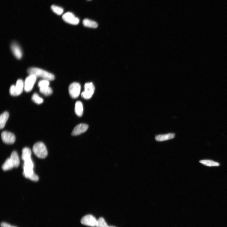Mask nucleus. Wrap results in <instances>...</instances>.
Returning <instances> with one entry per match:
<instances>
[{"mask_svg":"<svg viewBox=\"0 0 227 227\" xmlns=\"http://www.w3.org/2000/svg\"><path fill=\"white\" fill-rule=\"evenodd\" d=\"M1 227H15L12 226L10 224L5 223H2L1 224Z\"/></svg>","mask_w":227,"mask_h":227,"instance_id":"25","label":"nucleus"},{"mask_svg":"<svg viewBox=\"0 0 227 227\" xmlns=\"http://www.w3.org/2000/svg\"><path fill=\"white\" fill-rule=\"evenodd\" d=\"M24 89V82L21 79L18 80L15 85V96L20 95Z\"/></svg>","mask_w":227,"mask_h":227,"instance_id":"11","label":"nucleus"},{"mask_svg":"<svg viewBox=\"0 0 227 227\" xmlns=\"http://www.w3.org/2000/svg\"><path fill=\"white\" fill-rule=\"evenodd\" d=\"M109 227H115L113 226H109Z\"/></svg>","mask_w":227,"mask_h":227,"instance_id":"26","label":"nucleus"},{"mask_svg":"<svg viewBox=\"0 0 227 227\" xmlns=\"http://www.w3.org/2000/svg\"><path fill=\"white\" fill-rule=\"evenodd\" d=\"M83 24L85 27L93 28H96L98 26L96 22L87 19H84L83 21Z\"/></svg>","mask_w":227,"mask_h":227,"instance_id":"17","label":"nucleus"},{"mask_svg":"<svg viewBox=\"0 0 227 227\" xmlns=\"http://www.w3.org/2000/svg\"><path fill=\"white\" fill-rule=\"evenodd\" d=\"M88 127V125L86 124H80L78 125L74 128L72 132V135L73 136L79 135L86 132Z\"/></svg>","mask_w":227,"mask_h":227,"instance_id":"9","label":"nucleus"},{"mask_svg":"<svg viewBox=\"0 0 227 227\" xmlns=\"http://www.w3.org/2000/svg\"><path fill=\"white\" fill-rule=\"evenodd\" d=\"M175 134L173 133H169L165 134L159 135L157 136L155 140L158 142H163L174 138Z\"/></svg>","mask_w":227,"mask_h":227,"instance_id":"12","label":"nucleus"},{"mask_svg":"<svg viewBox=\"0 0 227 227\" xmlns=\"http://www.w3.org/2000/svg\"><path fill=\"white\" fill-rule=\"evenodd\" d=\"M83 111V106L82 103L80 101H77L75 105V112L76 115L78 116H81Z\"/></svg>","mask_w":227,"mask_h":227,"instance_id":"16","label":"nucleus"},{"mask_svg":"<svg viewBox=\"0 0 227 227\" xmlns=\"http://www.w3.org/2000/svg\"><path fill=\"white\" fill-rule=\"evenodd\" d=\"M14 167L13 163L10 159H7L2 166V169L5 171L11 170Z\"/></svg>","mask_w":227,"mask_h":227,"instance_id":"19","label":"nucleus"},{"mask_svg":"<svg viewBox=\"0 0 227 227\" xmlns=\"http://www.w3.org/2000/svg\"><path fill=\"white\" fill-rule=\"evenodd\" d=\"M9 114L8 112L6 111L1 114L0 116V128H3L9 118Z\"/></svg>","mask_w":227,"mask_h":227,"instance_id":"13","label":"nucleus"},{"mask_svg":"<svg viewBox=\"0 0 227 227\" xmlns=\"http://www.w3.org/2000/svg\"><path fill=\"white\" fill-rule=\"evenodd\" d=\"M37 77L34 75H30L27 77L24 82V90L27 92H30L36 82Z\"/></svg>","mask_w":227,"mask_h":227,"instance_id":"5","label":"nucleus"},{"mask_svg":"<svg viewBox=\"0 0 227 227\" xmlns=\"http://www.w3.org/2000/svg\"><path fill=\"white\" fill-rule=\"evenodd\" d=\"M10 158L13 163L14 167L18 168L20 164V160L17 152H13L11 153Z\"/></svg>","mask_w":227,"mask_h":227,"instance_id":"14","label":"nucleus"},{"mask_svg":"<svg viewBox=\"0 0 227 227\" xmlns=\"http://www.w3.org/2000/svg\"><path fill=\"white\" fill-rule=\"evenodd\" d=\"M62 18L65 22L74 25H77L80 22L79 19L70 12L64 14L62 16Z\"/></svg>","mask_w":227,"mask_h":227,"instance_id":"8","label":"nucleus"},{"mask_svg":"<svg viewBox=\"0 0 227 227\" xmlns=\"http://www.w3.org/2000/svg\"><path fill=\"white\" fill-rule=\"evenodd\" d=\"M84 89V91L81 94V97L85 99L88 100L93 95L95 90V87L93 83L88 82L85 84Z\"/></svg>","mask_w":227,"mask_h":227,"instance_id":"3","label":"nucleus"},{"mask_svg":"<svg viewBox=\"0 0 227 227\" xmlns=\"http://www.w3.org/2000/svg\"><path fill=\"white\" fill-rule=\"evenodd\" d=\"M1 137L3 142L8 144H12L16 141L15 135L12 133L4 131L1 134Z\"/></svg>","mask_w":227,"mask_h":227,"instance_id":"7","label":"nucleus"},{"mask_svg":"<svg viewBox=\"0 0 227 227\" xmlns=\"http://www.w3.org/2000/svg\"><path fill=\"white\" fill-rule=\"evenodd\" d=\"M52 11L58 15H60L64 12V9L61 8L55 5H52L51 7Z\"/></svg>","mask_w":227,"mask_h":227,"instance_id":"22","label":"nucleus"},{"mask_svg":"<svg viewBox=\"0 0 227 227\" xmlns=\"http://www.w3.org/2000/svg\"><path fill=\"white\" fill-rule=\"evenodd\" d=\"M97 220L93 215L88 214L84 216L81 219V223L84 225L95 227L96 226Z\"/></svg>","mask_w":227,"mask_h":227,"instance_id":"6","label":"nucleus"},{"mask_svg":"<svg viewBox=\"0 0 227 227\" xmlns=\"http://www.w3.org/2000/svg\"><path fill=\"white\" fill-rule=\"evenodd\" d=\"M32 101L35 103L40 104L43 102V100L37 93H34L32 97Z\"/></svg>","mask_w":227,"mask_h":227,"instance_id":"21","label":"nucleus"},{"mask_svg":"<svg viewBox=\"0 0 227 227\" xmlns=\"http://www.w3.org/2000/svg\"><path fill=\"white\" fill-rule=\"evenodd\" d=\"M22 159L24 161L31 158L32 152L28 148L25 147L23 149L22 152Z\"/></svg>","mask_w":227,"mask_h":227,"instance_id":"15","label":"nucleus"},{"mask_svg":"<svg viewBox=\"0 0 227 227\" xmlns=\"http://www.w3.org/2000/svg\"><path fill=\"white\" fill-rule=\"evenodd\" d=\"M11 49L15 56L18 59H21L22 56L21 49L18 44L15 42L11 45Z\"/></svg>","mask_w":227,"mask_h":227,"instance_id":"10","label":"nucleus"},{"mask_svg":"<svg viewBox=\"0 0 227 227\" xmlns=\"http://www.w3.org/2000/svg\"><path fill=\"white\" fill-rule=\"evenodd\" d=\"M89 1H90V0H89Z\"/></svg>","mask_w":227,"mask_h":227,"instance_id":"27","label":"nucleus"},{"mask_svg":"<svg viewBox=\"0 0 227 227\" xmlns=\"http://www.w3.org/2000/svg\"><path fill=\"white\" fill-rule=\"evenodd\" d=\"M109 226L103 218H100L97 220L96 227H109Z\"/></svg>","mask_w":227,"mask_h":227,"instance_id":"23","label":"nucleus"},{"mask_svg":"<svg viewBox=\"0 0 227 227\" xmlns=\"http://www.w3.org/2000/svg\"><path fill=\"white\" fill-rule=\"evenodd\" d=\"M199 162L204 165L209 167L219 166L220 165L218 163L211 160H201L199 161Z\"/></svg>","mask_w":227,"mask_h":227,"instance_id":"20","label":"nucleus"},{"mask_svg":"<svg viewBox=\"0 0 227 227\" xmlns=\"http://www.w3.org/2000/svg\"><path fill=\"white\" fill-rule=\"evenodd\" d=\"M33 151L34 154L40 158H44L48 155L46 147L42 142L36 143L33 146Z\"/></svg>","mask_w":227,"mask_h":227,"instance_id":"2","label":"nucleus"},{"mask_svg":"<svg viewBox=\"0 0 227 227\" xmlns=\"http://www.w3.org/2000/svg\"><path fill=\"white\" fill-rule=\"evenodd\" d=\"M50 83L49 80L44 79L40 80L38 83V86L39 88L47 86H49Z\"/></svg>","mask_w":227,"mask_h":227,"instance_id":"24","label":"nucleus"},{"mask_svg":"<svg viewBox=\"0 0 227 227\" xmlns=\"http://www.w3.org/2000/svg\"><path fill=\"white\" fill-rule=\"evenodd\" d=\"M80 90V85L77 82L73 83L69 86V94L70 96L73 99L77 98L79 96Z\"/></svg>","mask_w":227,"mask_h":227,"instance_id":"4","label":"nucleus"},{"mask_svg":"<svg viewBox=\"0 0 227 227\" xmlns=\"http://www.w3.org/2000/svg\"><path fill=\"white\" fill-rule=\"evenodd\" d=\"M27 72L29 75H34L37 77H40L49 81L54 80L55 79V76L52 74L37 68H29L28 69Z\"/></svg>","mask_w":227,"mask_h":227,"instance_id":"1","label":"nucleus"},{"mask_svg":"<svg viewBox=\"0 0 227 227\" xmlns=\"http://www.w3.org/2000/svg\"><path fill=\"white\" fill-rule=\"evenodd\" d=\"M40 93L46 96H50L53 93V90L49 86L39 88Z\"/></svg>","mask_w":227,"mask_h":227,"instance_id":"18","label":"nucleus"}]
</instances>
